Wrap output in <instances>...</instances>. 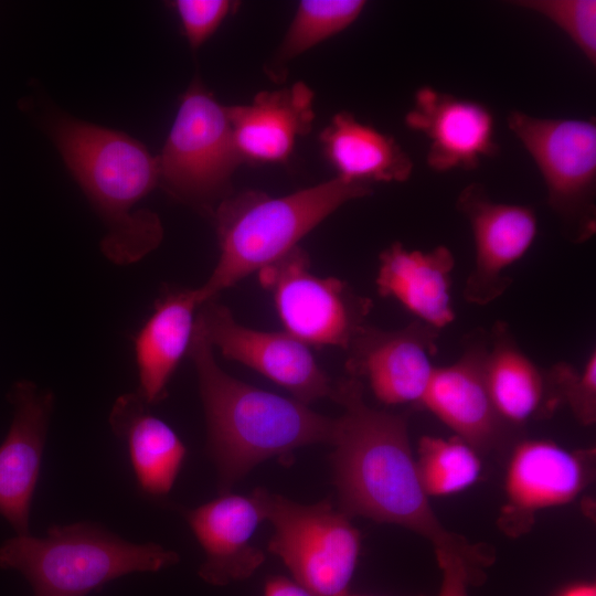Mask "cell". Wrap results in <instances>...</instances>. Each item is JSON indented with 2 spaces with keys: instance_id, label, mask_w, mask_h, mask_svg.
Wrapping results in <instances>:
<instances>
[{
  "instance_id": "7402d4cb",
  "label": "cell",
  "mask_w": 596,
  "mask_h": 596,
  "mask_svg": "<svg viewBox=\"0 0 596 596\" xmlns=\"http://www.w3.org/2000/svg\"><path fill=\"white\" fill-rule=\"evenodd\" d=\"M148 406L137 392L119 395L110 409L109 425L127 444L138 487L158 498L172 489L187 448L173 428L151 414Z\"/></svg>"
},
{
  "instance_id": "1f68e13d",
  "label": "cell",
  "mask_w": 596,
  "mask_h": 596,
  "mask_svg": "<svg viewBox=\"0 0 596 596\" xmlns=\"http://www.w3.org/2000/svg\"><path fill=\"white\" fill-rule=\"evenodd\" d=\"M344 596H369V595H359V594L347 593Z\"/></svg>"
},
{
  "instance_id": "f546056e",
  "label": "cell",
  "mask_w": 596,
  "mask_h": 596,
  "mask_svg": "<svg viewBox=\"0 0 596 596\" xmlns=\"http://www.w3.org/2000/svg\"><path fill=\"white\" fill-rule=\"evenodd\" d=\"M264 596H315L294 579L285 576H270L264 587Z\"/></svg>"
},
{
  "instance_id": "83f0119b",
  "label": "cell",
  "mask_w": 596,
  "mask_h": 596,
  "mask_svg": "<svg viewBox=\"0 0 596 596\" xmlns=\"http://www.w3.org/2000/svg\"><path fill=\"white\" fill-rule=\"evenodd\" d=\"M238 2L228 0H175V10L183 33L192 49L201 46L220 26L223 20L235 12Z\"/></svg>"
},
{
  "instance_id": "7a4b0ae2",
  "label": "cell",
  "mask_w": 596,
  "mask_h": 596,
  "mask_svg": "<svg viewBox=\"0 0 596 596\" xmlns=\"http://www.w3.org/2000/svg\"><path fill=\"white\" fill-rule=\"evenodd\" d=\"M44 128L105 226L100 249L106 258L130 265L156 249L162 223L138 204L159 185L158 156L123 131L60 111L45 117Z\"/></svg>"
},
{
  "instance_id": "30bf717a",
  "label": "cell",
  "mask_w": 596,
  "mask_h": 596,
  "mask_svg": "<svg viewBox=\"0 0 596 596\" xmlns=\"http://www.w3.org/2000/svg\"><path fill=\"white\" fill-rule=\"evenodd\" d=\"M195 321L205 339L228 360L241 362L286 389L301 403L333 394L329 375L307 344L285 332H269L240 324L231 310L216 301L204 302Z\"/></svg>"
},
{
  "instance_id": "44dd1931",
  "label": "cell",
  "mask_w": 596,
  "mask_h": 596,
  "mask_svg": "<svg viewBox=\"0 0 596 596\" xmlns=\"http://www.w3.org/2000/svg\"><path fill=\"white\" fill-rule=\"evenodd\" d=\"M485 375L492 403L509 426L549 413L560 401L549 370L525 354L504 321L488 332Z\"/></svg>"
},
{
  "instance_id": "603a6c76",
  "label": "cell",
  "mask_w": 596,
  "mask_h": 596,
  "mask_svg": "<svg viewBox=\"0 0 596 596\" xmlns=\"http://www.w3.org/2000/svg\"><path fill=\"white\" fill-rule=\"evenodd\" d=\"M319 138L338 178L372 185L406 182L413 173L411 157L394 137L349 111L337 113Z\"/></svg>"
},
{
  "instance_id": "8fae6325",
  "label": "cell",
  "mask_w": 596,
  "mask_h": 596,
  "mask_svg": "<svg viewBox=\"0 0 596 596\" xmlns=\"http://www.w3.org/2000/svg\"><path fill=\"white\" fill-rule=\"evenodd\" d=\"M456 207L470 225L475 246L473 267L465 283L464 298L487 306L512 284L505 270L531 248L538 236V217L532 206L493 201L479 182L460 191Z\"/></svg>"
},
{
  "instance_id": "52a82bcc",
  "label": "cell",
  "mask_w": 596,
  "mask_h": 596,
  "mask_svg": "<svg viewBox=\"0 0 596 596\" xmlns=\"http://www.w3.org/2000/svg\"><path fill=\"white\" fill-rule=\"evenodd\" d=\"M507 124L538 167L564 235L575 244L588 241L596 232L595 117L542 118L513 109Z\"/></svg>"
},
{
  "instance_id": "2e32d148",
  "label": "cell",
  "mask_w": 596,
  "mask_h": 596,
  "mask_svg": "<svg viewBox=\"0 0 596 596\" xmlns=\"http://www.w3.org/2000/svg\"><path fill=\"white\" fill-rule=\"evenodd\" d=\"M184 518L205 555L198 571L205 583L224 586L247 579L264 563V552L251 543L256 528L265 521L253 493H223L185 510Z\"/></svg>"
},
{
  "instance_id": "5b68a950",
  "label": "cell",
  "mask_w": 596,
  "mask_h": 596,
  "mask_svg": "<svg viewBox=\"0 0 596 596\" xmlns=\"http://www.w3.org/2000/svg\"><path fill=\"white\" fill-rule=\"evenodd\" d=\"M179 561L162 545L131 543L89 521L52 524L41 538L17 534L0 546V568L19 572L33 596H88L125 575Z\"/></svg>"
},
{
  "instance_id": "f1b7e54d",
  "label": "cell",
  "mask_w": 596,
  "mask_h": 596,
  "mask_svg": "<svg viewBox=\"0 0 596 596\" xmlns=\"http://www.w3.org/2000/svg\"><path fill=\"white\" fill-rule=\"evenodd\" d=\"M436 558L441 571L437 596H468V585L477 584L483 576L482 571L455 553H438Z\"/></svg>"
},
{
  "instance_id": "ffe728a7",
  "label": "cell",
  "mask_w": 596,
  "mask_h": 596,
  "mask_svg": "<svg viewBox=\"0 0 596 596\" xmlns=\"http://www.w3.org/2000/svg\"><path fill=\"white\" fill-rule=\"evenodd\" d=\"M201 302L198 289L168 288L135 338L139 386L148 404L161 402L182 356L188 352Z\"/></svg>"
},
{
  "instance_id": "7c38bea8",
  "label": "cell",
  "mask_w": 596,
  "mask_h": 596,
  "mask_svg": "<svg viewBox=\"0 0 596 596\" xmlns=\"http://www.w3.org/2000/svg\"><path fill=\"white\" fill-rule=\"evenodd\" d=\"M438 337L439 330L419 320L398 330L365 323L345 350V370L386 405H421L436 368Z\"/></svg>"
},
{
  "instance_id": "e0dca14e",
  "label": "cell",
  "mask_w": 596,
  "mask_h": 596,
  "mask_svg": "<svg viewBox=\"0 0 596 596\" xmlns=\"http://www.w3.org/2000/svg\"><path fill=\"white\" fill-rule=\"evenodd\" d=\"M592 453L572 451L546 439L519 443L510 457L504 489L507 521L565 504L576 498L592 479Z\"/></svg>"
},
{
  "instance_id": "5bb4252c",
  "label": "cell",
  "mask_w": 596,
  "mask_h": 596,
  "mask_svg": "<svg viewBox=\"0 0 596 596\" xmlns=\"http://www.w3.org/2000/svg\"><path fill=\"white\" fill-rule=\"evenodd\" d=\"M487 332L470 334L455 362L435 368L421 402L477 451L496 447L509 427L499 416L487 386Z\"/></svg>"
},
{
  "instance_id": "d4e9b609",
  "label": "cell",
  "mask_w": 596,
  "mask_h": 596,
  "mask_svg": "<svg viewBox=\"0 0 596 596\" xmlns=\"http://www.w3.org/2000/svg\"><path fill=\"white\" fill-rule=\"evenodd\" d=\"M364 0H302L280 44L277 60L289 61L350 26Z\"/></svg>"
},
{
  "instance_id": "9c48e42d",
  "label": "cell",
  "mask_w": 596,
  "mask_h": 596,
  "mask_svg": "<svg viewBox=\"0 0 596 596\" xmlns=\"http://www.w3.org/2000/svg\"><path fill=\"white\" fill-rule=\"evenodd\" d=\"M287 333L307 345L347 350L366 323L373 301L347 281L310 272L308 253L299 246L258 272Z\"/></svg>"
},
{
  "instance_id": "ba28073f",
  "label": "cell",
  "mask_w": 596,
  "mask_h": 596,
  "mask_svg": "<svg viewBox=\"0 0 596 596\" xmlns=\"http://www.w3.org/2000/svg\"><path fill=\"white\" fill-rule=\"evenodd\" d=\"M159 158L161 185L171 196L201 209L225 199L231 177L243 163L233 139L227 106L195 78L181 97ZM220 201V202H221Z\"/></svg>"
},
{
  "instance_id": "ac0fdd59",
  "label": "cell",
  "mask_w": 596,
  "mask_h": 596,
  "mask_svg": "<svg viewBox=\"0 0 596 596\" xmlns=\"http://www.w3.org/2000/svg\"><path fill=\"white\" fill-rule=\"evenodd\" d=\"M312 89L302 82L258 93L247 105L227 106L233 139L243 162L286 161L296 140L311 130Z\"/></svg>"
},
{
  "instance_id": "cb8c5ba5",
  "label": "cell",
  "mask_w": 596,
  "mask_h": 596,
  "mask_svg": "<svg viewBox=\"0 0 596 596\" xmlns=\"http://www.w3.org/2000/svg\"><path fill=\"white\" fill-rule=\"evenodd\" d=\"M415 460L428 497L458 493L473 485L481 471L478 451L457 436L421 437Z\"/></svg>"
},
{
  "instance_id": "d6986e66",
  "label": "cell",
  "mask_w": 596,
  "mask_h": 596,
  "mask_svg": "<svg viewBox=\"0 0 596 596\" xmlns=\"http://www.w3.org/2000/svg\"><path fill=\"white\" fill-rule=\"evenodd\" d=\"M377 292L397 300L417 320L440 330L456 318L451 286L455 257L445 245L408 249L394 242L379 255Z\"/></svg>"
},
{
  "instance_id": "3957f363",
  "label": "cell",
  "mask_w": 596,
  "mask_h": 596,
  "mask_svg": "<svg viewBox=\"0 0 596 596\" xmlns=\"http://www.w3.org/2000/svg\"><path fill=\"white\" fill-rule=\"evenodd\" d=\"M188 354L198 374L221 494L266 459L288 457L311 444H332L336 418L224 372L196 321Z\"/></svg>"
},
{
  "instance_id": "4dcf8cb0",
  "label": "cell",
  "mask_w": 596,
  "mask_h": 596,
  "mask_svg": "<svg viewBox=\"0 0 596 596\" xmlns=\"http://www.w3.org/2000/svg\"><path fill=\"white\" fill-rule=\"evenodd\" d=\"M557 596H596L594 583H577L566 587Z\"/></svg>"
},
{
  "instance_id": "4316f807",
  "label": "cell",
  "mask_w": 596,
  "mask_h": 596,
  "mask_svg": "<svg viewBox=\"0 0 596 596\" xmlns=\"http://www.w3.org/2000/svg\"><path fill=\"white\" fill-rule=\"evenodd\" d=\"M552 384L560 397L571 407L583 425L596 421V351L593 349L579 370L567 362L549 369Z\"/></svg>"
},
{
  "instance_id": "277c9868",
  "label": "cell",
  "mask_w": 596,
  "mask_h": 596,
  "mask_svg": "<svg viewBox=\"0 0 596 596\" xmlns=\"http://www.w3.org/2000/svg\"><path fill=\"white\" fill-rule=\"evenodd\" d=\"M372 185L338 177L284 196L247 190L215 210L220 257L198 289L201 305L278 260L344 203L368 196Z\"/></svg>"
},
{
  "instance_id": "8992f818",
  "label": "cell",
  "mask_w": 596,
  "mask_h": 596,
  "mask_svg": "<svg viewBox=\"0 0 596 596\" xmlns=\"http://www.w3.org/2000/svg\"><path fill=\"white\" fill-rule=\"evenodd\" d=\"M253 494L274 528L267 549L294 581L315 596H344L360 554L361 535L328 501L302 504L265 488Z\"/></svg>"
},
{
  "instance_id": "9a60e30c",
  "label": "cell",
  "mask_w": 596,
  "mask_h": 596,
  "mask_svg": "<svg viewBox=\"0 0 596 596\" xmlns=\"http://www.w3.org/2000/svg\"><path fill=\"white\" fill-rule=\"evenodd\" d=\"M8 398L13 416L0 445V515L18 535L30 534V512L41 470L54 394L29 380L17 381Z\"/></svg>"
},
{
  "instance_id": "6da1fadb",
  "label": "cell",
  "mask_w": 596,
  "mask_h": 596,
  "mask_svg": "<svg viewBox=\"0 0 596 596\" xmlns=\"http://www.w3.org/2000/svg\"><path fill=\"white\" fill-rule=\"evenodd\" d=\"M331 398L343 407L336 418L332 465L341 511L408 529L481 570L492 557L449 532L436 517L412 453L405 415L377 411L363 397L360 380L333 384Z\"/></svg>"
},
{
  "instance_id": "484cf974",
  "label": "cell",
  "mask_w": 596,
  "mask_h": 596,
  "mask_svg": "<svg viewBox=\"0 0 596 596\" xmlns=\"http://www.w3.org/2000/svg\"><path fill=\"white\" fill-rule=\"evenodd\" d=\"M512 4L551 21L568 36L590 65H596L595 0H521Z\"/></svg>"
},
{
  "instance_id": "4fadbf2b",
  "label": "cell",
  "mask_w": 596,
  "mask_h": 596,
  "mask_svg": "<svg viewBox=\"0 0 596 596\" xmlns=\"http://www.w3.org/2000/svg\"><path fill=\"white\" fill-rule=\"evenodd\" d=\"M404 123L429 140L426 162L435 172L475 170L483 158L500 153L494 116L477 100L424 85L415 92Z\"/></svg>"
}]
</instances>
